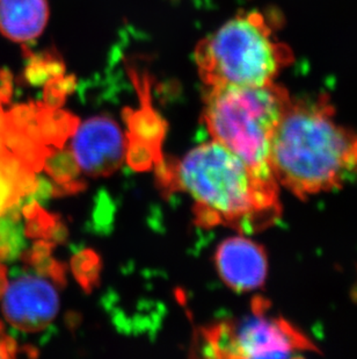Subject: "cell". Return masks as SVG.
<instances>
[{
    "label": "cell",
    "mask_w": 357,
    "mask_h": 359,
    "mask_svg": "<svg viewBox=\"0 0 357 359\" xmlns=\"http://www.w3.org/2000/svg\"><path fill=\"white\" fill-rule=\"evenodd\" d=\"M8 127V119H7V114L4 113L1 106H0V135H3L4 132L6 130Z\"/></svg>",
    "instance_id": "8fae6325"
},
{
    "label": "cell",
    "mask_w": 357,
    "mask_h": 359,
    "mask_svg": "<svg viewBox=\"0 0 357 359\" xmlns=\"http://www.w3.org/2000/svg\"><path fill=\"white\" fill-rule=\"evenodd\" d=\"M215 262L220 278L233 291H255L266 281V251L243 235L223 241L216 251Z\"/></svg>",
    "instance_id": "ba28073f"
},
{
    "label": "cell",
    "mask_w": 357,
    "mask_h": 359,
    "mask_svg": "<svg viewBox=\"0 0 357 359\" xmlns=\"http://www.w3.org/2000/svg\"><path fill=\"white\" fill-rule=\"evenodd\" d=\"M275 180L307 200L340 190L357 178V132L342 125L326 95L291 99L270 156Z\"/></svg>",
    "instance_id": "6da1fadb"
},
{
    "label": "cell",
    "mask_w": 357,
    "mask_h": 359,
    "mask_svg": "<svg viewBox=\"0 0 357 359\" xmlns=\"http://www.w3.org/2000/svg\"><path fill=\"white\" fill-rule=\"evenodd\" d=\"M3 102H6V100L4 99L3 95H1V93H0V106H1V104H3Z\"/></svg>",
    "instance_id": "7c38bea8"
},
{
    "label": "cell",
    "mask_w": 357,
    "mask_h": 359,
    "mask_svg": "<svg viewBox=\"0 0 357 359\" xmlns=\"http://www.w3.org/2000/svg\"><path fill=\"white\" fill-rule=\"evenodd\" d=\"M3 297L4 316L21 332H40L59 309L57 287L42 275H19L7 285Z\"/></svg>",
    "instance_id": "8992f818"
},
{
    "label": "cell",
    "mask_w": 357,
    "mask_h": 359,
    "mask_svg": "<svg viewBox=\"0 0 357 359\" xmlns=\"http://www.w3.org/2000/svg\"><path fill=\"white\" fill-rule=\"evenodd\" d=\"M74 162L91 176L114 172L125 156V140L118 123L95 116L78 126L71 141Z\"/></svg>",
    "instance_id": "52a82bcc"
},
{
    "label": "cell",
    "mask_w": 357,
    "mask_h": 359,
    "mask_svg": "<svg viewBox=\"0 0 357 359\" xmlns=\"http://www.w3.org/2000/svg\"><path fill=\"white\" fill-rule=\"evenodd\" d=\"M206 341L211 356L219 358H297L319 351L298 327L270 313L263 299L254 302L250 314L215 325Z\"/></svg>",
    "instance_id": "5b68a950"
},
{
    "label": "cell",
    "mask_w": 357,
    "mask_h": 359,
    "mask_svg": "<svg viewBox=\"0 0 357 359\" xmlns=\"http://www.w3.org/2000/svg\"><path fill=\"white\" fill-rule=\"evenodd\" d=\"M6 286V269L4 268V266H0V298L3 297Z\"/></svg>",
    "instance_id": "30bf717a"
},
{
    "label": "cell",
    "mask_w": 357,
    "mask_h": 359,
    "mask_svg": "<svg viewBox=\"0 0 357 359\" xmlns=\"http://www.w3.org/2000/svg\"><path fill=\"white\" fill-rule=\"evenodd\" d=\"M174 180L195 201L206 224H227L251 234L280 220L275 177L253 169L215 140L190 150L178 163Z\"/></svg>",
    "instance_id": "7a4b0ae2"
},
{
    "label": "cell",
    "mask_w": 357,
    "mask_h": 359,
    "mask_svg": "<svg viewBox=\"0 0 357 359\" xmlns=\"http://www.w3.org/2000/svg\"><path fill=\"white\" fill-rule=\"evenodd\" d=\"M48 18L47 0H0V33L14 42L36 39Z\"/></svg>",
    "instance_id": "9c48e42d"
},
{
    "label": "cell",
    "mask_w": 357,
    "mask_h": 359,
    "mask_svg": "<svg viewBox=\"0 0 357 359\" xmlns=\"http://www.w3.org/2000/svg\"><path fill=\"white\" fill-rule=\"evenodd\" d=\"M196 67L208 88L259 86L273 83L293 61L263 14H239L201 41Z\"/></svg>",
    "instance_id": "3957f363"
},
{
    "label": "cell",
    "mask_w": 357,
    "mask_h": 359,
    "mask_svg": "<svg viewBox=\"0 0 357 359\" xmlns=\"http://www.w3.org/2000/svg\"><path fill=\"white\" fill-rule=\"evenodd\" d=\"M291 99L289 91L275 81L209 88L204 107L206 128L213 140L251 168L273 175L272 140Z\"/></svg>",
    "instance_id": "277c9868"
}]
</instances>
